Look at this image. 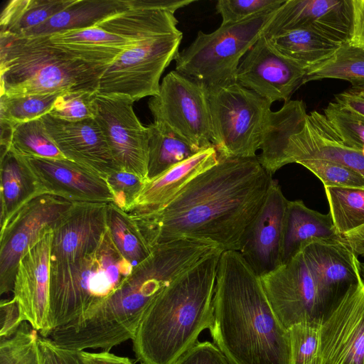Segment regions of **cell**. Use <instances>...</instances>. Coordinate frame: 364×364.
<instances>
[{
  "label": "cell",
  "instance_id": "1",
  "mask_svg": "<svg viewBox=\"0 0 364 364\" xmlns=\"http://www.w3.org/2000/svg\"><path fill=\"white\" fill-rule=\"evenodd\" d=\"M254 157H218L167 205L130 215L151 249L178 240L239 251L245 230L260 210L273 180Z\"/></svg>",
  "mask_w": 364,
  "mask_h": 364
},
{
  "label": "cell",
  "instance_id": "2",
  "mask_svg": "<svg viewBox=\"0 0 364 364\" xmlns=\"http://www.w3.org/2000/svg\"><path fill=\"white\" fill-rule=\"evenodd\" d=\"M217 248L178 240L154 247L129 277L109 297L80 317L53 329L47 338L72 350L103 349L133 339L154 299L178 276Z\"/></svg>",
  "mask_w": 364,
  "mask_h": 364
},
{
  "label": "cell",
  "instance_id": "3",
  "mask_svg": "<svg viewBox=\"0 0 364 364\" xmlns=\"http://www.w3.org/2000/svg\"><path fill=\"white\" fill-rule=\"evenodd\" d=\"M213 311L209 331L230 364H291L288 330L237 251L221 252Z\"/></svg>",
  "mask_w": 364,
  "mask_h": 364
},
{
  "label": "cell",
  "instance_id": "4",
  "mask_svg": "<svg viewBox=\"0 0 364 364\" xmlns=\"http://www.w3.org/2000/svg\"><path fill=\"white\" fill-rule=\"evenodd\" d=\"M195 0H129L128 9L97 26L132 42L106 69L97 93L134 102L159 93L160 79L175 60L183 33L174 13Z\"/></svg>",
  "mask_w": 364,
  "mask_h": 364
},
{
  "label": "cell",
  "instance_id": "5",
  "mask_svg": "<svg viewBox=\"0 0 364 364\" xmlns=\"http://www.w3.org/2000/svg\"><path fill=\"white\" fill-rule=\"evenodd\" d=\"M218 248L178 276L152 302L132 339L141 364H173L211 328Z\"/></svg>",
  "mask_w": 364,
  "mask_h": 364
},
{
  "label": "cell",
  "instance_id": "6",
  "mask_svg": "<svg viewBox=\"0 0 364 364\" xmlns=\"http://www.w3.org/2000/svg\"><path fill=\"white\" fill-rule=\"evenodd\" d=\"M109 65L55 45L46 36H0V95L97 92Z\"/></svg>",
  "mask_w": 364,
  "mask_h": 364
},
{
  "label": "cell",
  "instance_id": "7",
  "mask_svg": "<svg viewBox=\"0 0 364 364\" xmlns=\"http://www.w3.org/2000/svg\"><path fill=\"white\" fill-rule=\"evenodd\" d=\"M133 264L114 245L107 229L95 250L70 262L50 264L49 311L41 336L80 317L114 293Z\"/></svg>",
  "mask_w": 364,
  "mask_h": 364
},
{
  "label": "cell",
  "instance_id": "8",
  "mask_svg": "<svg viewBox=\"0 0 364 364\" xmlns=\"http://www.w3.org/2000/svg\"><path fill=\"white\" fill-rule=\"evenodd\" d=\"M277 11L221 24L210 33L198 31L195 40L178 52L176 70L197 81L208 92L235 82L242 59L264 34Z\"/></svg>",
  "mask_w": 364,
  "mask_h": 364
},
{
  "label": "cell",
  "instance_id": "9",
  "mask_svg": "<svg viewBox=\"0 0 364 364\" xmlns=\"http://www.w3.org/2000/svg\"><path fill=\"white\" fill-rule=\"evenodd\" d=\"M212 144L218 157H254L272 103L237 82L208 92Z\"/></svg>",
  "mask_w": 364,
  "mask_h": 364
},
{
  "label": "cell",
  "instance_id": "10",
  "mask_svg": "<svg viewBox=\"0 0 364 364\" xmlns=\"http://www.w3.org/2000/svg\"><path fill=\"white\" fill-rule=\"evenodd\" d=\"M309 159L345 165L364 177V155L348 146L323 114H307L296 132L280 133L266 144L260 156L264 168L273 175L282 166Z\"/></svg>",
  "mask_w": 364,
  "mask_h": 364
},
{
  "label": "cell",
  "instance_id": "11",
  "mask_svg": "<svg viewBox=\"0 0 364 364\" xmlns=\"http://www.w3.org/2000/svg\"><path fill=\"white\" fill-rule=\"evenodd\" d=\"M148 105L154 121L167 124L199 151L213 146L208 91L197 81L172 70Z\"/></svg>",
  "mask_w": 364,
  "mask_h": 364
},
{
  "label": "cell",
  "instance_id": "12",
  "mask_svg": "<svg viewBox=\"0 0 364 364\" xmlns=\"http://www.w3.org/2000/svg\"><path fill=\"white\" fill-rule=\"evenodd\" d=\"M260 280L286 329L301 322L322 321L329 312L303 249Z\"/></svg>",
  "mask_w": 364,
  "mask_h": 364
},
{
  "label": "cell",
  "instance_id": "13",
  "mask_svg": "<svg viewBox=\"0 0 364 364\" xmlns=\"http://www.w3.org/2000/svg\"><path fill=\"white\" fill-rule=\"evenodd\" d=\"M74 203L52 194L39 195L1 225L0 294L14 291L21 257L58 221Z\"/></svg>",
  "mask_w": 364,
  "mask_h": 364
},
{
  "label": "cell",
  "instance_id": "14",
  "mask_svg": "<svg viewBox=\"0 0 364 364\" xmlns=\"http://www.w3.org/2000/svg\"><path fill=\"white\" fill-rule=\"evenodd\" d=\"M133 103L126 97L96 92L93 98L94 119L121 168L147 181L148 129L137 118Z\"/></svg>",
  "mask_w": 364,
  "mask_h": 364
},
{
  "label": "cell",
  "instance_id": "15",
  "mask_svg": "<svg viewBox=\"0 0 364 364\" xmlns=\"http://www.w3.org/2000/svg\"><path fill=\"white\" fill-rule=\"evenodd\" d=\"M316 364H364V281L361 277L323 318Z\"/></svg>",
  "mask_w": 364,
  "mask_h": 364
},
{
  "label": "cell",
  "instance_id": "16",
  "mask_svg": "<svg viewBox=\"0 0 364 364\" xmlns=\"http://www.w3.org/2000/svg\"><path fill=\"white\" fill-rule=\"evenodd\" d=\"M306 71L279 53L263 34L242 59L236 82L270 103L288 102Z\"/></svg>",
  "mask_w": 364,
  "mask_h": 364
},
{
  "label": "cell",
  "instance_id": "17",
  "mask_svg": "<svg viewBox=\"0 0 364 364\" xmlns=\"http://www.w3.org/2000/svg\"><path fill=\"white\" fill-rule=\"evenodd\" d=\"M288 200L272 180L264 203L242 235L239 252L259 278L282 264L284 220Z\"/></svg>",
  "mask_w": 364,
  "mask_h": 364
},
{
  "label": "cell",
  "instance_id": "18",
  "mask_svg": "<svg viewBox=\"0 0 364 364\" xmlns=\"http://www.w3.org/2000/svg\"><path fill=\"white\" fill-rule=\"evenodd\" d=\"M52 235L53 230L46 232L21 257L13 291L21 321L29 323L40 334L49 311Z\"/></svg>",
  "mask_w": 364,
  "mask_h": 364
},
{
  "label": "cell",
  "instance_id": "19",
  "mask_svg": "<svg viewBox=\"0 0 364 364\" xmlns=\"http://www.w3.org/2000/svg\"><path fill=\"white\" fill-rule=\"evenodd\" d=\"M351 15V0H285L264 35L309 29L341 45L348 40Z\"/></svg>",
  "mask_w": 364,
  "mask_h": 364
},
{
  "label": "cell",
  "instance_id": "20",
  "mask_svg": "<svg viewBox=\"0 0 364 364\" xmlns=\"http://www.w3.org/2000/svg\"><path fill=\"white\" fill-rule=\"evenodd\" d=\"M46 131L62 154L104 178L121 170L94 118L68 122L47 114Z\"/></svg>",
  "mask_w": 364,
  "mask_h": 364
},
{
  "label": "cell",
  "instance_id": "21",
  "mask_svg": "<svg viewBox=\"0 0 364 364\" xmlns=\"http://www.w3.org/2000/svg\"><path fill=\"white\" fill-rule=\"evenodd\" d=\"M44 193L73 203H113L105 178L67 159L23 156Z\"/></svg>",
  "mask_w": 364,
  "mask_h": 364
},
{
  "label": "cell",
  "instance_id": "22",
  "mask_svg": "<svg viewBox=\"0 0 364 364\" xmlns=\"http://www.w3.org/2000/svg\"><path fill=\"white\" fill-rule=\"evenodd\" d=\"M105 203H74L53 230L50 264L75 261L92 252L107 230Z\"/></svg>",
  "mask_w": 364,
  "mask_h": 364
},
{
  "label": "cell",
  "instance_id": "23",
  "mask_svg": "<svg viewBox=\"0 0 364 364\" xmlns=\"http://www.w3.org/2000/svg\"><path fill=\"white\" fill-rule=\"evenodd\" d=\"M329 310L360 277V260L340 237L316 240L303 248Z\"/></svg>",
  "mask_w": 364,
  "mask_h": 364
},
{
  "label": "cell",
  "instance_id": "24",
  "mask_svg": "<svg viewBox=\"0 0 364 364\" xmlns=\"http://www.w3.org/2000/svg\"><path fill=\"white\" fill-rule=\"evenodd\" d=\"M218 154L214 146L197 153L171 167L157 177L145 182L132 207L130 215H146L167 205L196 176L215 165Z\"/></svg>",
  "mask_w": 364,
  "mask_h": 364
},
{
  "label": "cell",
  "instance_id": "25",
  "mask_svg": "<svg viewBox=\"0 0 364 364\" xmlns=\"http://www.w3.org/2000/svg\"><path fill=\"white\" fill-rule=\"evenodd\" d=\"M338 237L329 213L311 209L301 200H288L283 228L282 264L313 240Z\"/></svg>",
  "mask_w": 364,
  "mask_h": 364
},
{
  "label": "cell",
  "instance_id": "26",
  "mask_svg": "<svg viewBox=\"0 0 364 364\" xmlns=\"http://www.w3.org/2000/svg\"><path fill=\"white\" fill-rule=\"evenodd\" d=\"M129 6V0H73L65 9L19 37L44 36L64 31L95 27Z\"/></svg>",
  "mask_w": 364,
  "mask_h": 364
},
{
  "label": "cell",
  "instance_id": "27",
  "mask_svg": "<svg viewBox=\"0 0 364 364\" xmlns=\"http://www.w3.org/2000/svg\"><path fill=\"white\" fill-rule=\"evenodd\" d=\"M1 225L33 198L43 194L25 158L1 147Z\"/></svg>",
  "mask_w": 364,
  "mask_h": 364
},
{
  "label": "cell",
  "instance_id": "28",
  "mask_svg": "<svg viewBox=\"0 0 364 364\" xmlns=\"http://www.w3.org/2000/svg\"><path fill=\"white\" fill-rule=\"evenodd\" d=\"M266 37L279 53L306 72L329 58L341 46L309 29L281 31Z\"/></svg>",
  "mask_w": 364,
  "mask_h": 364
},
{
  "label": "cell",
  "instance_id": "29",
  "mask_svg": "<svg viewBox=\"0 0 364 364\" xmlns=\"http://www.w3.org/2000/svg\"><path fill=\"white\" fill-rule=\"evenodd\" d=\"M44 36L55 45L109 65L132 44L128 39L98 26L64 31Z\"/></svg>",
  "mask_w": 364,
  "mask_h": 364
},
{
  "label": "cell",
  "instance_id": "30",
  "mask_svg": "<svg viewBox=\"0 0 364 364\" xmlns=\"http://www.w3.org/2000/svg\"><path fill=\"white\" fill-rule=\"evenodd\" d=\"M147 129L148 181L200 151L163 122L154 121Z\"/></svg>",
  "mask_w": 364,
  "mask_h": 364
},
{
  "label": "cell",
  "instance_id": "31",
  "mask_svg": "<svg viewBox=\"0 0 364 364\" xmlns=\"http://www.w3.org/2000/svg\"><path fill=\"white\" fill-rule=\"evenodd\" d=\"M73 0H11L0 16V36H21L68 7Z\"/></svg>",
  "mask_w": 364,
  "mask_h": 364
},
{
  "label": "cell",
  "instance_id": "32",
  "mask_svg": "<svg viewBox=\"0 0 364 364\" xmlns=\"http://www.w3.org/2000/svg\"><path fill=\"white\" fill-rule=\"evenodd\" d=\"M107 225L110 236L121 254L135 267L151 254L135 222L114 203L107 205Z\"/></svg>",
  "mask_w": 364,
  "mask_h": 364
},
{
  "label": "cell",
  "instance_id": "33",
  "mask_svg": "<svg viewBox=\"0 0 364 364\" xmlns=\"http://www.w3.org/2000/svg\"><path fill=\"white\" fill-rule=\"evenodd\" d=\"M329 213L341 237L364 225V188L324 187Z\"/></svg>",
  "mask_w": 364,
  "mask_h": 364
},
{
  "label": "cell",
  "instance_id": "34",
  "mask_svg": "<svg viewBox=\"0 0 364 364\" xmlns=\"http://www.w3.org/2000/svg\"><path fill=\"white\" fill-rule=\"evenodd\" d=\"M326 78L364 80V50L342 43L329 58L306 73L303 84Z\"/></svg>",
  "mask_w": 364,
  "mask_h": 364
},
{
  "label": "cell",
  "instance_id": "35",
  "mask_svg": "<svg viewBox=\"0 0 364 364\" xmlns=\"http://www.w3.org/2000/svg\"><path fill=\"white\" fill-rule=\"evenodd\" d=\"M9 148L25 157L66 159L48 135L42 117L15 124Z\"/></svg>",
  "mask_w": 364,
  "mask_h": 364
},
{
  "label": "cell",
  "instance_id": "36",
  "mask_svg": "<svg viewBox=\"0 0 364 364\" xmlns=\"http://www.w3.org/2000/svg\"><path fill=\"white\" fill-rule=\"evenodd\" d=\"M60 94L0 95V121L16 124L41 118L49 114Z\"/></svg>",
  "mask_w": 364,
  "mask_h": 364
},
{
  "label": "cell",
  "instance_id": "37",
  "mask_svg": "<svg viewBox=\"0 0 364 364\" xmlns=\"http://www.w3.org/2000/svg\"><path fill=\"white\" fill-rule=\"evenodd\" d=\"M39 337L38 331L23 321L14 335L0 338V364H42Z\"/></svg>",
  "mask_w": 364,
  "mask_h": 364
},
{
  "label": "cell",
  "instance_id": "38",
  "mask_svg": "<svg viewBox=\"0 0 364 364\" xmlns=\"http://www.w3.org/2000/svg\"><path fill=\"white\" fill-rule=\"evenodd\" d=\"M323 114L344 144L364 155V117L336 102H329Z\"/></svg>",
  "mask_w": 364,
  "mask_h": 364
},
{
  "label": "cell",
  "instance_id": "39",
  "mask_svg": "<svg viewBox=\"0 0 364 364\" xmlns=\"http://www.w3.org/2000/svg\"><path fill=\"white\" fill-rule=\"evenodd\" d=\"M322 321L301 322L287 329L291 364H316Z\"/></svg>",
  "mask_w": 364,
  "mask_h": 364
},
{
  "label": "cell",
  "instance_id": "40",
  "mask_svg": "<svg viewBox=\"0 0 364 364\" xmlns=\"http://www.w3.org/2000/svg\"><path fill=\"white\" fill-rule=\"evenodd\" d=\"M296 164L312 172L322 182L324 187L364 188V177L345 165L321 159H304Z\"/></svg>",
  "mask_w": 364,
  "mask_h": 364
},
{
  "label": "cell",
  "instance_id": "41",
  "mask_svg": "<svg viewBox=\"0 0 364 364\" xmlns=\"http://www.w3.org/2000/svg\"><path fill=\"white\" fill-rule=\"evenodd\" d=\"M96 92L66 91L55 100L49 114L68 122H77L94 118L93 98Z\"/></svg>",
  "mask_w": 364,
  "mask_h": 364
},
{
  "label": "cell",
  "instance_id": "42",
  "mask_svg": "<svg viewBox=\"0 0 364 364\" xmlns=\"http://www.w3.org/2000/svg\"><path fill=\"white\" fill-rule=\"evenodd\" d=\"M285 0H219L215 8L221 24L240 22L250 17L278 9Z\"/></svg>",
  "mask_w": 364,
  "mask_h": 364
},
{
  "label": "cell",
  "instance_id": "43",
  "mask_svg": "<svg viewBox=\"0 0 364 364\" xmlns=\"http://www.w3.org/2000/svg\"><path fill=\"white\" fill-rule=\"evenodd\" d=\"M106 181L113 195V203L124 212L132 207L146 182L124 169L111 173Z\"/></svg>",
  "mask_w": 364,
  "mask_h": 364
},
{
  "label": "cell",
  "instance_id": "44",
  "mask_svg": "<svg viewBox=\"0 0 364 364\" xmlns=\"http://www.w3.org/2000/svg\"><path fill=\"white\" fill-rule=\"evenodd\" d=\"M173 364H230L223 353L209 341L197 342Z\"/></svg>",
  "mask_w": 364,
  "mask_h": 364
},
{
  "label": "cell",
  "instance_id": "45",
  "mask_svg": "<svg viewBox=\"0 0 364 364\" xmlns=\"http://www.w3.org/2000/svg\"><path fill=\"white\" fill-rule=\"evenodd\" d=\"M39 347L42 364H80L75 350L60 347L48 338L40 336Z\"/></svg>",
  "mask_w": 364,
  "mask_h": 364
},
{
  "label": "cell",
  "instance_id": "46",
  "mask_svg": "<svg viewBox=\"0 0 364 364\" xmlns=\"http://www.w3.org/2000/svg\"><path fill=\"white\" fill-rule=\"evenodd\" d=\"M22 323L18 303L13 298L0 302V338L14 335Z\"/></svg>",
  "mask_w": 364,
  "mask_h": 364
},
{
  "label": "cell",
  "instance_id": "47",
  "mask_svg": "<svg viewBox=\"0 0 364 364\" xmlns=\"http://www.w3.org/2000/svg\"><path fill=\"white\" fill-rule=\"evenodd\" d=\"M352 15L346 43L364 50V0H351Z\"/></svg>",
  "mask_w": 364,
  "mask_h": 364
},
{
  "label": "cell",
  "instance_id": "48",
  "mask_svg": "<svg viewBox=\"0 0 364 364\" xmlns=\"http://www.w3.org/2000/svg\"><path fill=\"white\" fill-rule=\"evenodd\" d=\"M80 364H134L127 357L119 356L109 351L91 353L85 350H75Z\"/></svg>",
  "mask_w": 364,
  "mask_h": 364
},
{
  "label": "cell",
  "instance_id": "49",
  "mask_svg": "<svg viewBox=\"0 0 364 364\" xmlns=\"http://www.w3.org/2000/svg\"><path fill=\"white\" fill-rule=\"evenodd\" d=\"M341 238L358 257H364V225L346 233Z\"/></svg>",
  "mask_w": 364,
  "mask_h": 364
},
{
  "label": "cell",
  "instance_id": "50",
  "mask_svg": "<svg viewBox=\"0 0 364 364\" xmlns=\"http://www.w3.org/2000/svg\"><path fill=\"white\" fill-rule=\"evenodd\" d=\"M335 102L348 107L364 117V97L348 90L336 95Z\"/></svg>",
  "mask_w": 364,
  "mask_h": 364
},
{
  "label": "cell",
  "instance_id": "51",
  "mask_svg": "<svg viewBox=\"0 0 364 364\" xmlns=\"http://www.w3.org/2000/svg\"><path fill=\"white\" fill-rule=\"evenodd\" d=\"M349 82L351 84V87L348 91L364 97V80H354Z\"/></svg>",
  "mask_w": 364,
  "mask_h": 364
},
{
  "label": "cell",
  "instance_id": "52",
  "mask_svg": "<svg viewBox=\"0 0 364 364\" xmlns=\"http://www.w3.org/2000/svg\"><path fill=\"white\" fill-rule=\"evenodd\" d=\"M360 271L361 277H362L363 280L364 281V262L360 261Z\"/></svg>",
  "mask_w": 364,
  "mask_h": 364
}]
</instances>
